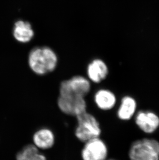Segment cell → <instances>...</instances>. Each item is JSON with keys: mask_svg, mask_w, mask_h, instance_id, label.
Returning <instances> with one entry per match:
<instances>
[{"mask_svg": "<svg viewBox=\"0 0 159 160\" xmlns=\"http://www.w3.org/2000/svg\"><path fill=\"white\" fill-rule=\"evenodd\" d=\"M57 62L56 54L49 47L35 48L29 54V67L33 72L38 75H45L54 71Z\"/></svg>", "mask_w": 159, "mask_h": 160, "instance_id": "obj_1", "label": "cell"}, {"mask_svg": "<svg viewBox=\"0 0 159 160\" xmlns=\"http://www.w3.org/2000/svg\"><path fill=\"white\" fill-rule=\"evenodd\" d=\"M130 160H159V142L150 138L134 141L129 150Z\"/></svg>", "mask_w": 159, "mask_h": 160, "instance_id": "obj_2", "label": "cell"}, {"mask_svg": "<svg viewBox=\"0 0 159 160\" xmlns=\"http://www.w3.org/2000/svg\"><path fill=\"white\" fill-rule=\"evenodd\" d=\"M77 127L75 137L83 142L100 138L102 133L100 125L97 118L91 113L85 112L76 117Z\"/></svg>", "mask_w": 159, "mask_h": 160, "instance_id": "obj_3", "label": "cell"}, {"mask_svg": "<svg viewBox=\"0 0 159 160\" xmlns=\"http://www.w3.org/2000/svg\"><path fill=\"white\" fill-rule=\"evenodd\" d=\"M91 90L90 82L82 76H75L64 80L59 88V96L85 98Z\"/></svg>", "mask_w": 159, "mask_h": 160, "instance_id": "obj_4", "label": "cell"}, {"mask_svg": "<svg viewBox=\"0 0 159 160\" xmlns=\"http://www.w3.org/2000/svg\"><path fill=\"white\" fill-rule=\"evenodd\" d=\"M81 151L83 160H106L108 156V148L100 138H95L84 142Z\"/></svg>", "mask_w": 159, "mask_h": 160, "instance_id": "obj_5", "label": "cell"}, {"mask_svg": "<svg viewBox=\"0 0 159 160\" xmlns=\"http://www.w3.org/2000/svg\"><path fill=\"white\" fill-rule=\"evenodd\" d=\"M57 106L65 115L76 117L87 112V103L85 98H71L59 96Z\"/></svg>", "mask_w": 159, "mask_h": 160, "instance_id": "obj_6", "label": "cell"}, {"mask_svg": "<svg viewBox=\"0 0 159 160\" xmlns=\"http://www.w3.org/2000/svg\"><path fill=\"white\" fill-rule=\"evenodd\" d=\"M135 123L141 131L151 134L159 128V116L155 112L141 110L135 114Z\"/></svg>", "mask_w": 159, "mask_h": 160, "instance_id": "obj_7", "label": "cell"}, {"mask_svg": "<svg viewBox=\"0 0 159 160\" xmlns=\"http://www.w3.org/2000/svg\"><path fill=\"white\" fill-rule=\"evenodd\" d=\"M108 74V65L101 59H95L88 65L87 76L89 80L94 83H100L107 78Z\"/></svg>", "mask_w": 159, "mask_h": 160, "instance_id": "obj_8", "label": "cell"}, {"mask_svg": "<svg viewBox=\"0 0 159 160\" xmlns=\"http://www.w3.org/2000/svg\"><path fill=\"white\" fill-rule=\"evenodd\" d=\"M33 145L39 150H48L52 148L55 141L53 132L49 128H40L33 135Z\"/></svg>", "mask_w": 159, "mask_h": 160, "instance_id": "obj_9", "label": "cell"}, {"mask_svg": "<svg viewBox=\"0 0 159 160\" xmlns=\"http://www.w3.org/2000/svg\"><path fill=\"white\" fill-rule=\"evenodd\" d=\"M94 99L98 108L104 111L111 110L117 103V98L115 94L108 89L98 90L95 93Z\"/></svg>", "mask_w": 159, "mask_h": 160, "instance_id": "obj_10", "label": "cell"}, {"mask_svg": "<svg viewBox=\"0 0 159 160\" xmlns=\"http://www.w3.org/2000/svg\"><path fill=\"white\" fill-rule=\"evenodd\" d=\"M137 107L135 98L130 95L123 97L117 110L118 118L122 121H129L137 113Z\"/></svg>", "mask_w": 159, "mask_h": 160, "instance_id": "obj_11", "label": "cell"}, {"mask_svg": "<svg viewBox=\"0 0 159 160\" xmlns=\"http://www.w3.org/2000/svg\"><path fill=\"white\" fill-rule=\"evenodd\" d=\"M12 34L17 41L26 43L31 41L34 32L30 23L23 20H18L14 23Z\"/></svg>", "mask_w": 159, "mask_h": 160, "instance_id": "obj_12", "label": "cell"}, {"mask_svg": "<svg viewBox=\"0 0 159 160\" xmlns=\"http://www.w3.org/2000/svg\"><path fill=\"white\" fill-rule=\"evenodd\" d=\"M16 160H47L33 144L26 145L17 154Z\"/></svg>", "mask_w": 159, "mask_h": 160, "instance_id": "obj_13", "label": "cell"}, {"mask_svg": "<svg viewBox=\"0 0 159 160\" xmlns=\"http://www.w3.org/2000/svg\"></svg>", "mask_w": 159, "mask_h": 160, "instance_id": "obj_14", "label": "cell"}]
</instances>
